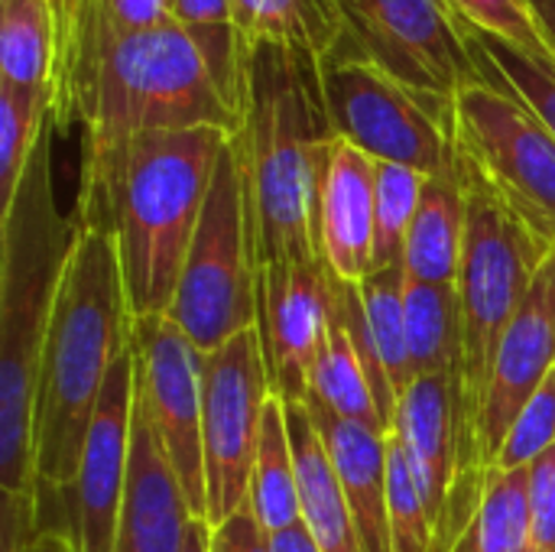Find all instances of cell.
<instances>
[{"mask_svg": "<svg viewBox=\"0 0 555 552\" xmlns=\"http://www.w3.org/2000/svg\"><path fill=\"white\" fill-rule=\"evenodd\" d=\"M52 133L46 127L26 159L13 198L0 208V552L36 540V390L59 286L78 241L52 185Z\"/></svg>", "mask_w": 555, "mask_h": 552, "instance_id": "1", "label": "cell"}, {"mask_svg": "<svg viewBox=\"0 0 555 552\" xmlns=\"http://www.w3.org/2000/svg\"><path fill=\"white\" fill-rule=\"evenodd\" d=\"M52 124L55 133L78 124L81 156H98L150 130L234 133L237 114L179 23L114 33L91 0H72L59 16Z\"/></svg>", "mask_w": 555, "mask_h": 552, "instance_id": "2", "label": "cell"}, {"mask_svg": "<svg viewBox=\"0 0 555 552\" xmlns=\"http://www.w3.org/2000/svg\"><path fill=\"white\" fill-rule=\"evenodd\" d=\"M133 316L111 231L78 221L36 390V537L62 534L75 543L72 495L85 439L104 384L130 351Z\"/></svg>", "mask_w": 555, "mask_h": 552, "instance_id": "3", "label": "cell"}, {"mask_svg": "<svg viewBox=\"0 0 555 552\" xmlns=\"http://www.w3.org/2000/svg\"><path fill=\"white\" fill-rule=\"evenodd\" d=\"M228 140L221 127L150 130L81 156L75 218L111 231L133 322L169 312Z\"/></svg>", "mask_w": 555, "mask_h": 552, "instance_id": "4", "label": "cell"}, {"mask_svg": "<svg viewBox=\"0 0 555 552\" xmlns=\"http://www.w3.org/2000/svg\"><path fill=\"white\" fill-rule=\"evenodd\" d=\"M332 140L319 59L247 46L231 150L244 185L254 267L319 257L315 192Z\"/></svg>", "mask_w": 555, "mask_h": 552, "instance_id": "5", "label": "cell"}, {"mask_svg": "<svg viewBox=\"0 0 555 552\" xmlns=\"http://www.w3.org/2000/svg\"><path fill=\"white\" fill-rule=\"evenodd\" d=\"M459 176L465 185V244L455 290L465 338V394L475 423L491 384L501 338L527 303L553 247L462 166Z\"/></svg>", "mask_w": 555, "mask_h": 552, "instance_id": "6", "label": "cell"}, {"mask_svg": "<svg viewBox=\"0 0 555 552\" xmlns=\"http://www.w3.org/2000/svg\"><path fill=\"white\" fill-rule=\"evenodd\" d=\"M319 81L328 127L338 140L377 163L410 166L423 176L452 172L459 166L452 104H439L400 85L364 59L348 36L319 59Z\"/></svg>", "mask_w": 555, "mask_h": 552, "instance_id": "7", "label": "cell"}, {"mask_svg": "<svg viewBox=\"0 0 555 552\" xmlns=\"http://www.w3.org/2000/svg\"><path fill=\"white\" fill-rule=\"evenodd\" d=\"M452 101L459 166L555 251L553 130L491 72Z\"/></svg>", "mask_w": 555, "mask_h": 552, "instance_id": "8", "label": "cell"}, {"mask_svg": "<svg viewBox=\"0 0 555 552\" xmlns=\"http://www.w3.org/2000/svg\"><path fill=\"white\" fill-rule=\"evenodd\" d=\"M166 319H172L202 355L257 325V267L231 140L215 169Z\"/></svg>", "mask_w": 555, "mask_h": 552, "instance_id": "9", "label": "cell"}, {"mask_svg": "<svg viewBox=\"0 0 555 552\" xmlns=\"http://www.w3.org/2000/svg\"><path fill=\"white\" fill-rule=\"evenodd\" d=\"M390 436L400 442L423 491L433 521V552H452L491 482L478 455L465 377H416L397 400Z\"/></svg>", "mask_w": 555, "mask_h": 552, "instance_id": "10", "label": "cell"}, {"mask_svg": "<svg viewBox=\"0 0 555 552\" xmlns=\"http://www.w3.org/2000/svg\"><path fill=\"white\" fill-rule=\"evenodd\" d=\"M345 36L400 85L423 98L452 104L481 81L468 23L449 0H335Z\"/></svg>", "mask_w": 555, "mask_h": 552, "instance_id": "11", "label": "cell"}, {"mask_svg": "<svg viewBox=\"0 0 555 552\" xmlns=\"http://www.w3.org/2000/svg\"><path fill=\"white\" fill-rule=\"evenodd\" d=\"M270 397L273 387L257 329L202 358V446L211 527L247 508L250 472Z\"/></svg>", "mask_w": 555, "mask_h": 552, "instance_id": "12", "label": "cell"}, {"mask_svg": "<svg viewBox=\"0 0 555 552\" xmlns=\"http://www.w3.org/2000/svg\"><path fill=\"white\" fill-rule=\"evenodd\" d=\"M137 407L150 423L195 517L208 521L202 446V351L166 316L133 322Z\"/></svg>", "mask_w": 555, "mask_h": 552, "instance_id": "13", "label": "cell"}, {"mask_svg": "<svg viewBox=\"0 0 555 552\" xmlns=\"http://www.w3.org/2000/svg\"><path fill=\"white\" fill-rule=\"evenodd\" d=\"M257 335L273 397L306 403L309 371L332 332V283L322 257L257 267Z\"/></svg>", "mask_w": 555, "mask_h": 552, "instance_id": "14", "label": "cell"}, {"mask_svg": "<svg viewBox=\"0 0 555 552\" xmlns=\"http://www.w3.org/2000/svg\"><path fill=\"white\" fill-rule=\"evenodd\" d=\"M133 416H137V361L130 348L114 364L85 439L81 468L72 495L78 552H114L127 478H130Z\"/></svg>", "mask_w": 555, "mask_h": 552, "instance_id": "15", "label": "cell"}, {"mask_svg": "<svg viewBox=\"0 0 555 552\" xmlns=\"http://www.w3.org/2000/svg\"><path fill=\"white\" fill-rule=\"evenodd\" d=\"M555 371V251L543 264L527 303L501 338L491 384L475 420V442L481 465L494 475L498 452L507 429L530 403V397Z\"/></svg>", "mask_w": 555, "mask_h": 552, "instance_id": "16", "label": "cell"}, {"mask_svg": "<svg viewBox=\"0 0 555 552\" xmlns=\"http://www.w3.org/2000/svg\"><path fill=\"white\" fill-rule=\"evenodd\" d=\"M374 192L377 159L332 140L315 192V247L328 273L361 283L374 273Z\"/></svg>", "mask_w": 555, "mask_h": 552, "instance_id": "17", "label": "cell"}, {"mask_svg": "<svg viewBox=\"0 0 555 552\" xmlns=\"http://www.w3.org/2000/svg\"><path fill=\"white\" fill-rule=\"evenodd\" d=\"M306 410L325 442L332 468L348 498L358 540L364 552H390V436L361 423H351L315 400Z\"/></svg>", "mask_w": 555, "mask_h": 552, "instance_id": "18", "label": "cell"}, {"mask_svg": "<svg viewBox=\"0 0 555 552\" xmlns=\"http://www.w3.org/2000/svg\"><path fill=\"white\" fill-rule=\"evenodd\" d=\"M195 521L185 495L150 429L140 407L133 416L130 478L114 552H182L189 524Z\"/></svg>", "mask_w": 555, "mask_h": 552, "instance_id": "19", "label": "cell"}, {"mask_svg": "<svg viewBox=\"0 0 555 552\" xmlns=\"http://www.w3.org/2000/svg\"><path fill=\"white\" fill-rule=\"evenodd\" d=\"M286 429L296 455L299 521L312 534L315 547L322 552H364L348 498L306 403H286Z\"/></svg>", "mask_w": 555, "mask_h": 552, "instance_id": "20", "label": "cell"}, {"mask_svg": "<svg viewBox=\"0 0 555 552\" xmlns=\"http://www.w3.org/2000/svg\"><path fill=\"white\" fill-rule=\"evenodd\" d=\"M465 244V185L459 166L452 172L429 176L416 218L406 234L403 270L410 280L455 286Z\"/></svg>", "mask_w": 555, "mask_h": 552, "instance_id": "21", "label": "cell"}, {"mask_svg": "<svg viewBox=\"0 0 555 552\" xmlns=\"http://www.w3.org/2000/svg\"><path fill=\"white\" fill-rule=\"evenodd\" d=\"M231 7L247 46H280L322 59L345 36L335 0H231Z\"/></svg>", "mask_w": 555, "mask_h": 552, "instance_id": "22", "label": "cell"}, {"mask_svg": "<svg viewBox=\"0 0 555 552\" xmlns=\"http://www.w3.org/2000/svg\"><path fill=\"white\" fill-rule=\"evenodd\" d=\"M406 345L416 377L459 374L465 377L462 306L455 286L420 283L406 277Z\"/></svg>", "mask_w": 555, "mask_h": 552, "instance_id": "23", "label": "cell"}, {"mask_svg": "<svg viewBox=\"0 0 555 552\" xmlns=\"http://www.w3.org/2000/svg\"><path fill=\"white\" fill-rule=\"evenodd\" d=\"M59 16L52 0H0V81L52 91Z\"/></svg>", "mask_w": 555, "mask_h": 552, "instance_id": "24", "label": "cell"}, {"mask_svg": "<svg viewBox=\"0 0 555 552\" xmlns=\"http://www.w3.org/2000/svg\"><path fill=\"white\" fill-rule=\"evenodd\" d=\"M247 508L254 511L257 524L270 537L299 524L296 455H293V442H289V429H286V403L280 397H270V403L263 410Z\"/></svg>", "mask_w": 555, "mask_h": 552, "instance_id": "25", "label": "cell"}, {"mask_svg": "<svg viewBox=\"0 0 555 552\" xmlns=\"http://www.w3.org/2000/svg\"><path fill=\"white\" fill-rule=\"evenodd\" d=\"M172 20L189 33L205 68L224 101L234 107L241 104L244 88V65H247V42L237 33L231 0H172Z\"/></svg>", "mask_w": 555, "mask_h": 552, "instance_id": "26", "label": "cell"}, {"mask_svg": "<svg viewBox=\"0 0 555 552\" xmlns=\"http://www.w3.org/2000/svg\"><path fill=\"white\" fill-rule=\"evenodd\" d=\"M306 400H315L319 407L351 420V423H361V426H371V429H380L390 436L380 410H377V400H374V390H371V381H367V371L351 345V338L345 335V329L332 319V332H328V342L322 348V355L315 358L312 371H309V394Z\"/></svg>", "mask_w": 555, "mask_h": 552, "instance_id": "27", "label": "cell"}, {"mask_svg": "<svg viewBox=\"0 0 555 552\" xmlns=\"http://www.w3.org/2000/svg\"><path fill=\"white\" fill-rule=\"evenodd\" d=\"M452 552H533L530 468L491 475L475 521Z\"/></svg>", "mask_w": 555, "mask_h": 552, "instance_id": "28", "label": "cell"}, {"mask_svg": "<svg viewBox=\"0 0 555 552\" xmlns=\"http://www.w3.org/2000/svg\"><path fill=\"white\" fill-rule=\"evenodd\" d=\"M364 312L380 351V361L390 374V384L400 394L416 381L413 361H410V345H406V306H403V290H406V270L403 264L380 267L367 280L358 283Z\"/></svg>", "mask_w": 555, "mask_h": 552, "instance_id": "29", "label": "cell"}, {"mask_svg": "<svg viewBox=\"0 0 555 552\" xmlns=\"http://www.w3.org/2000/svg\"><path fill=\"white\" fill-rule=\"evenodd\" d=\"M468 33H472L478 65L485 72H491L494 78H501L555 137V59L533 55L507 39L481 33L475 26H468Z\"/></svg>", "mask_w": 555, "mask_h": 552, "instance_id": "30", "label": "cell"}, {"mask_svg": "<svg viewBox=\"0 0 555 552\" xmlns=\"http://www.w3.org/2000/svg\"><path fill=\"white\" fill-rule=\"evenodd\" d=\"M52 124V91L0 81V208L13 198L39 137Z\"/></svg>", "mask_w": 555, "mask_h": 552, "instance_id": "31", "label": "cell"}, {"mask_svg": "<svg viewBox=\"0 0 555 552\" xmlns=\"http://www.w3.org/2000/svg\"><path fill=\"white\" fill-rule=\"evenodd\" d=\"M429 176L397 166L377 163V192H374V270L403 264L406 234L416 218L423 185Z\"/></svg>", "mask_w": 555, "mask_h": 552, "instance_id": "32", "label": "cell"}, {"mask_svg": "<svg viewBox=\"0 0 555 552\" xmlns=\"http://www.w3.org/2000/svg\"><path fill=\"white\" fill-rule=\"evenodd\" d=\"M390 552H433V521L400 442L390 436Z\"/></svg>", "mask_w": 555, "mask_h": 552, "instance_id": "33", "label": "cell"}, {"mask_svg": "<svg viewBox=\"0 0 555 552\" xmlns=\"http://www.w3.org/2000/svg\"><path fill=\"white\" fill-rule=\"evenodd\" d=\"M555 446V371L546 384L530 397V403L520 410L514 426L504 436V446L498 452L494 472H520L530 468L546 449Z\"/></svg>", "mask_w": 555, "mask_h": 552, "instance_id": "34", "label": "cell"}, {"mask_svg": "<svg viewBox=\"0 0 555 552\" xmlns=\"http://www.w3.org/2000/svg\"><path fill=\"white\" fill-rule=\"evenodd\" d=\"M449 7L475 29L491 33L498 39H507L533 55H546L555 59L550 49L533 10L527 0H449Z\"/></svg>", "mask_w": 555, "mask_h": 552, "instance_id": "35", "label": "cell"}, {"mask_svg": "<svg viewBox=\"0 0 555 552\" xmlns=\"http://www.w3.org/2000/svg\"><path fill=\"white\" fill-rule=\"evenodd\" d=\"M530 537L533 552H555V446L530 465Z\"/></svg>", "mask_w": 555, "mask_h": 552, "instance_id": "36", "label": "cell"}, {"mask_svg": "<svg viewBox=\"0 0 555 552\" xmlns=\"http://www.w3.org/2000/svg\"><path fill=\"white\" fill-rule=\"evenodd\" d=\"M114 33H146L176 23L172 0H91Z\"/></svg>", "mask_w": 555, "mask_h": 552, "instance_id": "37", "label": "cell"}, {"mask_svg": "<svg viewBox=\"0 0 555 552\" xmlns=\"http://www.w3.org/2000/svg\"><path fill=\"white\" fill-rule=\"evenodd\" d=\"M211 552H273L270 534L257 524L250 508H241L224 524L211 527Z\"/></svg>", "mask_w": 555, "mask_h": 552, "instance_id": "38", "label": "cell"}, {"mask_svg": "<svg viewBox=\"0 0 555 552\" xmlns=\"http://www.w3.org/2000/svg\"><path fill=\"white\" fill-rule=\"evenodd\" d=\"M270 550L273 552H322L315 547V540H312V534L306 530V524L299 521V524H293L289 530H280V534H273L270 537Z\"/></svg>", "mask_w": 555, "mask_h": 552, "instance_id": "39", "label": "cell"}, {"mask_svg": "<svg viewBox=\"0 0 555 552\" xmlns=\"http://www.w3.org/2000/svg\"><path fill=\"white\" fill-rule=\"evenodd\" d=\"M182 552H211V524L195 517L189 524V534H185V547Z\"/></svg>", "mask_w": 555, "mask_h": 552, "instance_id": "40", "label": "cell"}, {"mask_svg": "<svg viewBox=\"0 0 555 552\" xmlns=\"http://www.w3.org/2000/svg\"><path fill=\"white\" fill-rule=\"evenodd\" d=\"M527 3H530V10H533V16L540 23L543 36H546L550 49L555 52V0H527Z\"/></svg>", "mask_w": 555, "mask_h": 552, "instance_id": "41", "label": "cell"}, {"mask_svg": "<svg viewBox=\"0 0 555 552\" xmlns=\"http://www.w3.org/2000/svg\"><path fill=\"white\" fill-rule=\"evenodd\" d=\"M26 552H78V547L68 540V537H62V534H39Z\"/></svg>", "mask_w": 555, "mask_h": 552, "instance_id": "42", "label": "cell"}, {"mask_svg": "<svg viewBox=\"0 0 555 552\" xmlns=\"http://www.w3.org/2000/svg\"><path fill=\"white\" fill-rule=\"evenodd\" d=\"M52 7H55V16H62L72 7V0H52Z\"/></svg>", "mask_w": 555, "mask_h": 552, "instance_id": "43", "label": "cell"}]
</instances>
